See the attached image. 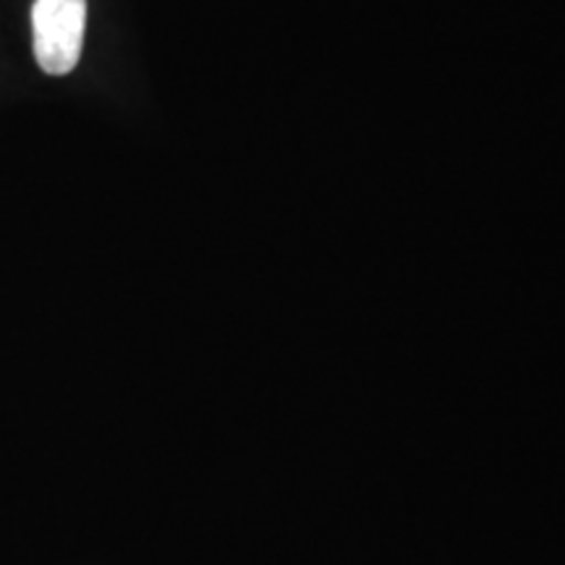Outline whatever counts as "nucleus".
I'll list each match as a JSON object with an SVG mask.
<instances>
[{
  "mask_svg": "<svg viewBox=\"0 0 565 565\" xmlns=\"http://www.w3.org/2000/svg\"><path fill=\"white\" fill-rule=\"evenodd\" d=\"M87 32V0H34L32 47L38 66L51 76H66L82 58Z\"/></svg>",
  "mask_w": 565,
  "mask_h": 565,
  "instance_id": "obj_1",
  "label": "nucleus"
}]
</instances>
